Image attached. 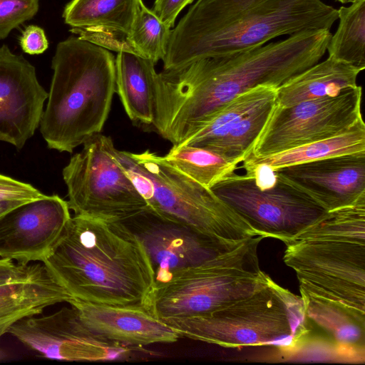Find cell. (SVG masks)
Wrapping results in <instances>:
<instances>
[{
    "mask_svg": "<svg viewBox=\"0 0 365 365\" xmlns=\"http://www.w3.org/2000/svg\"><path fill=\"white\" fill-rule=\"evenodd\" d=\"M361 71L359 68L328 57L278 88L275 105L288 107L307 100L336 96L346 88L356 86Z\"/></svg>",
    "mask_w": 365,
    "mask_h": 365,
    "instance_id": "44dd1931",
    "label": "cell"
},
{
    "mask_svg": "<svg viewBox=\"0 0 365 365\" xmlns=\"http://www.w3.org/2000/svg\"><path fill=\"white\" fill-rule=\"evenodd\" d=\"M142 0H72L63 18L78 37L108 50L128 52V36Z\"/></svg>",
    "mask_w": 365,
    "mask_h": 365,
    "instance_id": "ac0fdd59",
    "label": "cell"
},
{
    "mask_svg": "<svg viewBox=\"0 0 365 365\" xmlns=\"http://www.w3.org/2000/svg\"><path fill=\"white\" fill-rule=\"evenodd\" d=\"M71 217L68 202L56 194L14 207L0 217V257L23 265L43 262Z\"/></svg>",
    "mask_w": 365,
    "mask_h": 365,
    "instance_id": "5bb4252c",
    "label": "cell"
},
{
    "mask_svg": "<svg viewBox=\"0 0 365 365\" xmlns=\"http://www.w3.org/2000/svg\"><path fill=\"white\" fill-rule=\"evenodd\" d=\"M163 157L169 164L207 188L235 172L239 164L210 150L191 145L173 146Z\"/></svg>",
    "mask_w": 365,
    "mask_h": 365,
    "instance_id": "484cf974",
    "label": "cell"
},
{
    "mask_svg": "<svg viewBox=\"0 0 365 365\" xmlns=\"http://www.w3.org/2000/svg\"><path fill=\"white\" fill-rule=\"evenodd\" d=\"M120 222L143 246L153 271L154 287L179 271L212 259L242 243L210 237L160 215L148 205Z\"/></svg>",
    "mask_w": 365,
    "mask_h": 365,
    "instance_id": "7c38bea8",
    "label": "cell"
},
{
    "mask_svg": "<svg viewBox=\"0 0 365 365\" xmlns=\"http://www.w3.org/2000/svg\"><path fill=\"white\" fill-rule=\"evenodd\" d=\"M337 9L322 0H197L171 30L163 70L249 50L283 35L330 30Z\"/></svg>",
    "mask_w": 365,
    "mask_h": 365,
    "instance_id": "3957f363",
    "label": "cell"
},
{
    "mask_svg": "<svg viewBox=\"0 0 365 365\" xmlns=\"http://www.w3.org/2000/svg\"><path fill=\"white\" fill-rule=\"evenodd\" d=\"M43 196L44 194L31 184L0 173V202H26Z\"/></svg>",
    "mask_w": 365,
    "mask_h": 365,
    "instance_id": "f546056e",
    "label": "cell"
},
{
    "mask_svg": "<svg viewBox=\"0 0 365 365\" xmlns=\"http://www.w3.org/2000/svg\"><path fill=\"white\" fill-rule=\"evenodd\" d=\"M155 63L137 54L118 52L115 58L116 92L129 118L152 125L154 118L153 81Z\"/></svg>",
    "mask_w": 365,
    "mask_h": 365,
    "instance_id": "7402d4cb",
    "label": "cell"
},
{
    "mask_svg": "<svg viewBox=\"0 0 365 365\" xmlns=\"http://www.w3.org/2000/svg\"><path fill=\"white\" fill-rule=\"evenodd\" d=\"M274 170L327 211L351 205L365 197V150Z\"/></svg>",
    "mask_w": 365,
    "mask_h": 365,
    "instance_id": "2e32d148",
    "label": "cell"
},
{
    "mask_svg": "<svg viewBox=\"0 0 365 365\" xmlns=\"http://www.w3.org/2000/svg\"><path fill=\"white\" fill-rule=\"evenodd\" d=\"M21 202H0V217L14 207L22 204Z\"/></svg>",
    "mask_w": 365,
    "mask_h": 365,
    "instance_id": "836d02e7",
    "label": "cell"
},
{
    "mask_svg": "<svg viewBox=\"0 0 365 365\" xmlns=\"http://www.w3.org/2000/svg\"><path fill=\"white\" fill-rule=\"evenodd\" d=\"M341 4H348V3H352L355 1L356 0H336Z\"/></svg>",
    "mask_w": 365,
    "mask_h": 365,
    "instance_id": "e575fe53",
    "label": "cell"
},
{
    "mask_svg": "<svg viewBox=\"0 0 365 365\" xmlns=\"http://www.w3.org/2000/svg\"><path fill=\"white\" fill-rule=\"evenodd\" d=\"M330 30H306L228 55L202 58L153 78L152 125L176 146L215 110L259 86L277 89L319 62Z\"/></svg>",
    "mask_w": 365,
    "mask_h": 365,
    "instance_id": "6da1fadb",
    "label": "cell"
},
{
    "mask_svg": "<svg viewBox=\"0 0 365 365\" xmlns=\"http://www.w3.org/2000/svg\"><path fill=\"white\" fill-rule=\"evenodd\" d=\"M46 269L43 264L23 265L8 259H0V284L26 280Z\"/></svg>",
    "mask_w": 365,
    "mask_h": 365,
    "instance_id": "4dcf8cb0",
    "label": "cell"
},
{
    "mask_svg": "<svg viewBox=\"0 0 365 365\" xmlns=\"http://www.w3.org/2000/svg\"><path fill=\"white\" fill-rule=\"evenodd\" d=\"M161 320L180 336L226 348L284 341L291 345L307 330L301 297L271 278L253 293L207 314Z\"/></svg>",
    "mask_w": 365,
    "mask_h": 365,
    "instance_id": "8992f818",
    "label": "cell"
},
{
    "mask_svg": "<svg viewBox=\"0 0 365 365\" xmlns=\"http://www.w3.org/2000/svg\"><path fill=\"white\" fill-rule=\"evenodd\" d=\"M43 264L77 299L148 310L153 271L138 238L120 221L71 217Z\"/></svg>",
    "mask_w": 365,
    "mask_h": 365,
    "instance_id": "7a4b0ae2",
    "label": "cell"
},
{
    "mask_svg": "<svg viewBox=\"0 0 365 365\" xmlns=\"http://www.w3.org/2000/svg\"><path fill=\"white\" fill-rule=\"evenodd\" d=\"M150 186L143 198L160 215L210 237L241 243L257 233L210 188L146 150L133 153Z\"/></svg>",
    "mask_w": 365,
    "mask_h": 365,
    "instance_id": "9c48e42d",
    "label": "cell"
},
{
    "mask_svg": "<svg viewBox=\"0 0 365 365\" xmlns=\"http://www.w3.org/2000/svg\"><path fill=\"white\" fill-rule=\"evenodd\" d=\"M8 333L40 356L59 361H113L123 359L131 348L93 333L72 305L48 315L21 319Z\"/></svg>",
    "mask_w": 365,
    "mask_h": 365,
    "instance_id": "4fadbf2b",
    "label": "cell"
},
{
    "mask_svg": "<svg viewBox=\"0 0 365 365\" xmlns=\"http://www.w3.org/2000/svg\"><path fill=\"white\" fill-rule=\"evenodd\" d=\"M262 235L201 264L173 274L156 285L148 310L160 319L207 314L265 285L270 277L261 270L257 247Z\"/></svg>",
    "mask_w": 365,
    "mask_h": 365,
    "instance_id": "52a82bcc",
    "label": "cell"
},
{
    "mask_svg": "<svg viewBox=\"0 0 365 365\" xmlns=\"http://www.w3.org/2000/svg\"><path fill=\"white\" fill-rule=\"evenodd\" d=\"M363 150H365V124L361 118L349 129L334 136L270 155L256 157L250 154L242 164L264 165L276 170Z\"/></svg>",
    "mask_w": 365,
    "mask_h": 365,
    "instance_id": "603a6c76",
    "label": "cell"
},
{
    "mask_svg": "<svg viewBox=\"0 0 365 365\" xmlns=\"http://www.w3.org/2000/svg\"><path fill=\"white\" fill-rule=\"evenodd\" d=\"M275 100L255 110L227 133L203 148L217 153L239 163L250 154L252 148L270 114Z\"/></svg>",
    "mask_w": 365,
    "mask_h": 365,
    "instance_id": "4316f807",
    "label": "cell"
},
{
    "mask_svg": "<svg viewBox=\"0 0 365 365\" xmlns=\"http://www.w3.org/2000/svg\"><path fill=\"white\" fill-rule=\"evenodd\" d=\"M360 86L288 107L274 104L250 155L263 157L338 135L362 118Z\"/></svg>",
    "mask_w": 365,
    "mask_h": 365,
    "instance_id": "8fae6325",
    "label": "cell"
},
{
    "mask_svg": "<svg viewBox=\"0 0 365 365\" xmlns=\"http://www.w3.org/2000/svg\"><path fill=\"white\" fill-rule=\"evenodd\" d=\"M62 171L69 209L76 216L121 221L148 206L113 155L110 137L96 134Z\"/></svg>",
    "mask_w": 365,
    "mask_h": 365,
    "instance_id": "30bf717a",
    "label": "cell"
},
{
    "mask_svg": "<svg viewBox=\"0 0 365 365\" xmlns=\"http://www.w3.org/2000/svg\"><path fill=\"white\" fill-rule=\"evenodd\" d=\"M194 0H155L152 11L170 28L174 26L179 13Z\"/></svg>",
    "mask_w": 365,
    "mask_h": 365,
    "instance_id": "d6a6232c",
    "label": "cell"
},
{
    "mask_svg": "<svg viewBox=\"0 0 365 365\" xmlns=\"http://www.w3.org/2000/svg\"><path fill=\"white\" fill-rule=\"evenodd\" d=\"M210 189L257 233L285 245L327 211L264 165H243Z\"/></svg>",
    "mask_w": 365,
    "mask_h": 365,
    "instance_id": "ba28073f",
    "label": "cell"
},
{
    "mask_svg": "<svg viewBox=\"0 0 365 365\" xmlns=\"http://www.w3.org/2000/svg\"><path fill=\"white\" fill-rule=\"evenodd\" d=\"M73 299L46 269L26 280L0 284V338L21 319Z\"/></svg>",
    "mask_w": 365,
    "mask_h": 365,
    "instance_id": "d6986e66",
    "label": "cell"
},
{
    "mask_svg": "<svg viewBox=\"0 0 365 365\" xmlns=\"http://www.w3.org/2000/svg\"><path fill=\"white\" fill-rule=\"evenodd\" d=\"M48 93L35 67L7 45L0 47V141L21 149L39 127Z\"/></svg>",
    "mask_w": 365,
    "mask_h": 365,
    "instance_id": "9a60e30c",
    "label": "cell"
},
{
    "mask_svg": "<svg viewBox=\"0 0 365 365\" xmlns=\"http://www.w3.org/2000/svg\"><path fill=\"white\" fill-rule=\"evenodd\" d=\"M300 297L336 304L365 321V208L327 211L286 244Z\"/></svg>",
    "mask_w": 365,
    "mask_h": 365,
    "instance_id": "277c9868",
    "label": "cell"
},
{
    "mask_svg": "<svg viewBox=\"0 0 365 365\" xmlns=\"http://www.w3.org/2000/svg\"><path fill=\"white\" fill-rule=\"evenodd\" d=\"M302 299L307 328L318 331L317 335L338 354L364 362L365 321L336 304L316 298Z\"/></svg>",
    "mask_w": 365,
    "mask_h": 365,
    "instance_id": "ffe728a7",
    "label": "cell"
},
{
    "mask_svg": "<svg viewBox=\"0 0 365 365\" xmlns=\"http://www.w3.org/2000/svg\"><path fill=\"white\" fill-rule=\"evenodd\" d=\"M93 333L131 348L173 343L180 335L163 320L143 308L113 307L74 298L69 302Z\"/></svg>",
    "mask_w": 365,
    "mask_h": 365,
    "instance_id": "e0dca14e",
    "label": "cell"
},
{
    "mask_svg": "<svg viewBox=\"0 0 365 365\" xmlns=\"http://www.w3.org/2000/svg\"><path fill=\"white\" fill-rule=\"evenodd\" d=\"M171 30L143 4L128 36V52L148 58L155 64L163 61Z\"/></svg>",
    "mask_w": 365,
    "mask_h": 365,
    "instance_id": "83f0119b",
    "label": "cell"
},
{
    "mask_svg": "<svg viewBox=\"0 0 365 365\" xmlns=\"http://www.w3.org/2000/svg\"><path fill=\"white\" fill-rule=\"evenodd\" d=\"M39 129L50 149L71 153L101 133L116 92L115 59L109 50L80 37L59 42Z\"/></svg>",
    "mask_w": 365,
    "mask_h": 365,
    "instance_id": "5b68a950",
    "label": "cell"
},
{
    "mask_svg": "<svg viewBox=\"0 0 365 365\" xmlns=\"http://www.w3.org/2000/svg\"><path fill=\"white\" fill-rule=\"evenodd\" d=\"M277 89L259 86L241 93L210 115L180 145L204 148L231 130L255 110L275 100Z\"/></svg>",
    "mask_w": 365,
    "mask_h": 365,
    "instance_id": "cb8c5ba5",
    "label": "cell"
},
{
    "mask_svg": "<svg viewBox=\"0 0 365 365\" xmlns=\"http://www.w3.org/2000/svg\"><path fill=\"white\" fill-rule=\"evenodd\" d=\"M339 26L329 41V58L365 68V0L337 9Z\"/></svg>",
    "mask_w": 365,
    "mask_h": 365,
    "instance_id": "d4e9b609",
    "label": "cell"
},
{
    "mask_svg": "<svg viewBox=\"0 0 365 365\" xmlns=\"http://www.w3.org/2000/svg\"><path fill=\"white\" fill-rule=\"evenodd\" d=\"M39 0H0V40L38 12Z\"/></svg>",
    "mask_w": 365,
    "mask_h": 365,
    "instance_id": "f1b7e54d",
    "label": "cell"
},
{
    "mask_svg": "<svg viewBox=\"0 0 365 365\" xmlns=\"http://www.w3.org/2000/svg\"><path fill=\"white\" fill-rule=\"evenodd\" d=\"M21 49L26 53L34 55L43 53L48 46L43 29L36 25L27 26L19 38Z\"/></svg>",
    "mask_w": 365,
    "mask_h": 365,
    "instance_id": "1f68e13d",
    "label": "cell"
}]
</instances>
